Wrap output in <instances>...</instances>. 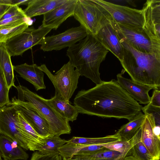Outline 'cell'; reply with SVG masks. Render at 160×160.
I'll return each mask as SVG.
<instances>
[{"label": "cell", "mask_w": 160, "mask_h": 160, "mask_svg": "<svg viewBox=\"0 0 160 160\" xmlns=\"http://www.w3.org/2000/svg\"><path fill=\"white\" fill-rule=\"evenodd\" d=\"M73 103L79 113L129 121L141 112L142 107L115 79L79 91Z\"/></svg>", "instance_id": "obj_1"}, {"label": "cell", "mask_w": 160, "mask_h": 160, "mask_svg": "<svg viewBox=\"0 0 160 160\" xmlns=\"http://www.w3.org/2000/svg\"><path fill=\"white\" fill-rule=\"evenodd\" d=\"M110 23L123 47V58L120 62L125 72L133 81L160 89V59L133 48L112 22Z\"/></svg>", "instance_id": "obj_2"}, {"label": "cell", "mask_w": 160, "mask_h": 160, "mask_svg": "<svg viewBox=\"0 0 160 160\" xmlns=\"http://www.w3.org/2000/svg\"><path fill=\"white\" fill-rule=\"evenodd\" d=\"M108 52L95 36L88 34L69 47L66 55L69 62L80 76L89 79L96 85L102 81L100 77L99 68Z\"/></svg>", "instance_id": "obj_3"}, {"label": "cell", "mask_w": 160, "mask_h": 160, "mask_svg": "<svg viewBox=\"0 0 160 160\" xmlns=\"http://www.w3.org/2000/svg\"><path fill=\"white\" fill-rule=\"evenodd\" d=\"M18 92V99L31 103L48 122L49 127V136H60L70 134L71 128L69 122L61 116L45 99L19 85L15 87Z\"/></svg>", "instance_id": "obj_4"}, {"label": "cell", "mask_w": 160, "mask_h": 160, "mask_svg": "<svg viewBox=\"0 0 160 160\" xmlns=\"http://www.w3.org/2000/svg\"><path fill=\"white\" fill-rule=\"evenodd\" d=\"M73 16L88 34L94 36L113 20L109 13L94 0H77Z\"/></svg>", "instance_id": "obj_5"}, {"label": "cell", "mask_w": 160, "mask_h": 160, "mask_svg": "<svg viewBox=\"0 0 160 160\" xmlns=\"http://www.w3.org/2000/svg\"><path fill=\"white\" fill-rule=\"evenodd\" d=\"M18 110L13 105L0 108V134L16 141L24 149L39 151L41 146L18 124L16 119Z\"/></svg>", "instance_id": "obj_6"}, {"label": "cell", "mask_w": 160, "mask_h": 160, "mask_svg": "<svg viewBox=\"0 0 160 160\" xmlns=\"http://www.w3.org/2000/svg\"><path fill=\"white\" fill-rule=\"evenodd\" d=\"M39 68L48 76L55 88V94L67 102L78 88L80 76L77 70L69 62L64 64L54 75L52 74L44 64Z\"/></svg>", "instance_id": "obj_7"}, {"label": "cell", "mask_w": 160, "mask_h": 160, "mask_svg": "<svg viewBox=\"0 0 160 160\" xmlns=\"http://www.w3.org/2000/svg\"><path fill=\"white\" fill-rule=\"evenodd\" d=\"M94 1L106 9L113 21L125 27L138 31H142L144 18L142 11L115 4L103 0Z\"/></svg>", "instance_id": "obj_8"}, {"label": "cell", "mask_w": 160, "mask_h": 160, "mask_svg": "<svg viewBox=\"0 0 160 160\" xmlns=\"http://www.w3.org/2000/svg\"><path fill=\"white\" fill-rule=\"evenodd\" d=\"M142 10L143 30L152 42L154 54L160 58V0H147Z\"/></svg>", "instance_id": "obj_9"}, {"label": "cell", "mask_w": 160, "mask_h": 160, "mask_svg": "<svg viewBox=\"0 0 160 160\" xmlns=\"http://www.w3.org/2000/svg\"><path fill=\"white\" fill-rule=\"evenodd\" d=\"M52 30L51 28L42 26L38 29L28 27L9 39L5 44L11 57L21 55L33 46L40 45Z\"/></svg>", "instance_id": "obj_10"}, {"label": "cell", "mask_w": 160, "mask_h": 160, "mask_svg": "<svg viewBox=\"0 0 160 160\" xmlns=\"http://www.w3.org/2000/svg\"><path fill=\"white\" fill-rule=\"evenodd\" d=\"M88 34L81 25L73 27L58 34L45 37L40 44V49L44 52L60 50L76 43Z\"/></svg>", "instance_id": "obj_11"}, {"label": "cell", "mask_w": 160, "mask_h": 160, "mask_svg": "<svg viewBox=\"0 0 160 160\" xmlns=\"http://www.w3.org/2000/svg\"><path fill=\"white\" fill-rule=\"evenodd\" d=\"M13 105L20 111L40 136H49V127L47 120L30 102L12 98L6 105Z\"/></svg>", "instance_id": "obj_12"}, {"label": "cell", "mask_w": 160, "mask_h": 160, "mask_svg": "<svg viewBox=\"0 0 160 160\" xmlns=\"http://www.w3.org/2000/svg\"><path fill=\"white\" fill-rule=\"evenodd\" d=\"M77 0H67L63 4L43 15L42 25L56 30L68 18L73 16Z\"/></svg>", "instance_id": "obj_13"}, {"label": "cell", "mask_w": 160, "mask_h": 160, "mask_svg": "<svg viewBox=\"0 0 160 160\" xmlns=\"http://www.w3.org/2000/svg\"><path fill=\"white\" fill-rule=\"evenodd\" d=\"M112 22L133 48L143 53L154 55L152 42L144 30H136L118 24L113 20Z\"/></svg>", "instance_id": "obj_14"}, {"label": "cell", "mask_w": 160, "mask_h": 160, "mask_svg": "<svg viewBox=\"0 0 160 160\" xmlns=\"http://www.w3.org/2000/svg\"><path fill=\"white\" fill-rule=\"evenodd\" d=\"M124 72L123 69L121 73L117 75L118 83L136 101L139 102L141 104H148L150 98L149 92L151 89H155V88L124 77L122 75Z\"/></svg>", "instance_id": "obj_15"}, {"label": "cell", "mask_w": 160, "mask_h": 160, "mask_svg": "<svg viewBox=\"0 0 160 160\" xmlns=\"http://www.w3.org/2000/svg\"><path fill=\"white\" fill-rule=\"evenodd\" d=\"M100 42L121 62L123 56V48L116 32L111 24L102 28L95 35Z\"/></svg>", "instance_id": "obj_16"}, {"label": "cell", "mask_w": 160, "mask_h": 160, "mask_svg": "<svg viewBox=\"0 0 160 160\" xmlns=\"http://www.w3.org/2000/svg\"><path fill=\"white\" fill-rule=\"evenodd\" d=\"M141 128V141L154 160H159L160 158V138L156 136L153 127H156L153 121L148 114Z\"/></svg>", "instance_id": "obj_17"}, {"label": "cell", "mask_w": 160, "mask_h": 160, "mask_svg": "<svg viewBox=\"0 0 160 160\" xmlns=\"http://www.w3.org/2000/svg\"><path fill=\"white\" fill-rule=\"evenodd\" d=\"M13 69L21 77L32 84L36 91L46 89L44 73L36 64L24 63L13 66Z\"/></svg>", "instance_id": "obj_18"}, {"label": "cell", "mask_w": 160, "mask_h": 160, "mask_svg": "<svg viewBox=\"0 0 160 160\" xmlns=\"http://www.w3.org/2000/svg\"><path fill=\"white\" fill-rule=\"evenodd\" d=\"M0 155L4 160H27L28 154L11 138L0 134Z\"/></svg>", "instance_id": "obj_19"}, {"label": "cell", "mask_w": 160, "mask_h": 160, "mask_svg": "<svg viewBox=\"0 0 160 160\" xmlns=\"http://www.w3.org/2000/svg\"><path fill=\"white\" fill-rule=\"evenodd\" d=\"M67 0H31L23 10L27 17L44 15L65 3Z\"/></svg>", "instance_id": "obj_20"}, {"label": "cell", "mask_w": 160, "mask_h": 160, "mask_svg": "<svg viewBox=\"0 0 160 160\" xmlns=\"http://www.w3.org/2000/svg\"><path fill=\"white\" fill-rule=\"evenodd\" d=\"M46 102L62 117L68 121L76 120L78 112L76 108L70 102L65 101L55 95L50 99H46Z\"/></svg>", "instance_id": "obj_21"}, {"label": "cell", "mask_w": 160, "mask_h": 160, "mask_svg": "<svg viewBox=\"0 0 160 160\" xmlns=\"http://www.w3.org/2000/svg\"><path fill=\"white\" fill-rule=\"evenodd\" d=\"M145 115L141 112L126 124L122 126L115 133L120 141H130L141 129Z\"/></svg>", "instance_id": "obj_22"}, {"label": "cell", "mask_w": 160, "mask_h": 160, "mask_svg": "<svg viewBox=\"0 0 160 160\" xmlns=\"http://www.w3.org/2000/svg\"><path fill=\"white\" fill-rule=\"evenodd\" d=\"M106 149L101 144L85 145L68 142L58 149L59 154L63 158H71L76 155L94 152Z\"/></svg>", "instance_id": "obj_23"}, {"label": "cell", "mask_w": 160, "mask_h": 160, "mask_svg": "<svg viewBox=\"0 0 160 160\" xmlns=\"http://www.w3.org/2000/svg\"><path fill=\"white\" fill-rule=\"evenodd\" d=\"M0 67L9 89L12 87H15L13 66L5 43H0Z\"/></svg>", "instance_id": "obj_24"}, {"label": "cell", "mask_w": 160, "mask_h": 160, "mask_svg": "<svg viewBox=\"0 0 160 160\" xmlns=\"http://www.w3.org/2000/svg\"><path fill=\"white\" fill-rule=\"evenodd\" d=\"M141 128L129 141L131 146L129 155L141 160H154L141 141Z\"/></svg>", "instance_id": "obj_25"}, {"label": "cell", "mask_w": 160, "mask_h": 160, "mask_svg": "<svg viewBox=\"0 0 160 160\" xmlns=\"http://www.w3.org/2000/svg\"><path fill=\"white\" fill-rule=\"evenodd\" d=\"M16 119L18 124L22 130L42 148L45 144L47 138L43 137L39 134L26 119L21 112L18 110L17 112Z\"/></svg>", "instance_id": "obj_26"}, {"label": "cell", "mask_w": 160, "mask_h": 160, "mask_svg": "<svg viewBox=\"0 0 160 160\" xmlns=\"http://www.w3.org/2000/svg\"><path fill=\"white\" fill-rule=\"evenodd\" d=\"M116 141H120L119 137L116 134L97 138L73 137L68 142L74 144L85 145H98Z\"/></svg>", "instance_id": "obj_27"}, {"label": "cell", "mask_w": 160, "mask_h": 160, "mask_svg": "<svg viewBox=\"0 0 160 160\" xmlns=\"http://www.w3.org/2000/svg\"><path fill=\"white\" fill-rule=\"evenodd\" d=\"M68 141L61 138L58 136H48L46 139L45 144L39 151L45 153L59 154L58 149L67 143Z\"/></svg>", "instance_id": "obj_28"}, {"label": "cell", "mask_w": 160, "mask_h": 160, "mask_svg": "<svg viewBox=\"0 0 160 160\" xmlns=\"http://www.w3.org/2000/svg\"><path fill=\"white\" fill-rule=\"evenodd\" d=\"M29 25V23L25 22L15 27L0 28V43H5L9 39L23 31Z\"/></svg>", "instance_id": "obj_29"}, {"label": "cell", "mask_w": 160, "mask_h": 160, "mask_svg": "<svg viewBox=\"0 0 160 160\" xmlns=\"http://www.w3.org/2000/svg\"><path fill=\"white\" fill-rule=\"evenodd\" d=\"M82 155L92 157L95 160L99 159H104L106 160H122L123 158L122 155L121 153L107 148L102 150Z\"/></svg>", "instance_id": "obj_30"}, {"label": "cell", "mask_w": 160, "mask_h": 160, "mask_svg": "<svg viewBox=\"0 0 160 160\" xmlns=\"http://www.w3.org/2000/svg\"><path fill=\"white\" fill-rule=\"evenodd\" d=\"M101 145L107 149L118 152L121 153L123 157L129 155L131 146L130 141H116L101 144Z\"/></svg>", "instance_id": "obj_31"}, {"label": "cell", "mask_w": 160, "mask_h": 160, "mask_svg": "<svg viewBox=\"0 0 160 160\" xmlns=\"http://www.w3.org/2000/svg\"><path fill=\"white\" fill-rule=\"evenodd\" d=\"M9 89L2 71L0 67V107L8 104L9 102Z\"/></svg>", "instance_id": "obj_32"}, {"label": "cell", "mask_w": 160, "mask_h": 160, "mask_svg": "<svg viewBox=\"0 0 160 160\" xmlns=\"http://www.w3.org/2000/svg\"><path fill=\"white\" fill-rule=\"evenodd\" d=\"M142 111L144 114H148L151 116L156 127H160V107L153 106L148 103L142 107Z\"/></svg>", "instance_id": "obj_33"}, {"label": "cell", "mask_w": 160, "mask_h": 160, "mask_svg": "<svg viewBox=\"0 0 160 160\" xmlns=\"http://www.w3.org/2000/svg\"><path fill=\"white\" fill-rule=\"evenodd\" d=\"M23 11L18 5L10 6L0 18V21L23 12Z\"/></svg>", "instance_id": "obj_34"}, {"label": "cell", "mask_w": 160, "mask_h": 160, "mask_svg": "<svg viewBox=\"0 0 160 160\" xmlns=\"http://www.w3.org/2000/svg\"><path fill=\"white\" fill-rule=\"evenodd\" d=\"M149 104L153 106L160 107V89H154Z\"/></svg>", "instance_id": "obj_35"}, {"label": "cell", "mask_w": 160, "mask_h": 160, "mask_svg": "<svg viewBox=\"0 0 160 160\" xmlns=\"http://www.w3.org/2000/svg\"><path fill=\"white\" fill-rule=\"evenodd\" d=\"M31 0H0V4L9 6L27 5Z\"/></svg>", "instance_id": "obj_36"}, {"label": "cell", "mask_w": 160, "mask_h": 160, "mask_svg": "<svg viewBox=\"0 0 160 160\" xmlns=\"http://www.w3.org/2000/svg\"><path fill=\"white\" fill-rule=\"evenodd\" d=\"M62 160H95L92 158L82 155H76L69 158H63Z\"/></svg>", "instance_id": "obj_37"}, {"label": "cell", "mask_w": 160, "mask_h": 160, "mask_svg": "<svg viewBox=\"0 0 160 160\" xmlns=\"http://www.w3.org/2000/svg\"><path fill=\"white\" fill-rule=\"evenodd\" d=\"M10 6L0 4V18Z\"/></svg>", "instance_id": "obj_38"}, {"label": "cell", "mask_w": 160, "mask_h": 160, "mask_svg": "<svg viewBox=\"0 0 160 160\" xmlns=\"http://www.w3.org/2000/svg\"><path fill=\"white\" fill-rule=\"evenodd\" d=\"M122 160H141L132 155H128L125 157Z\"/></svg>", "instance_id": "obj_39"}, {"label": "cell", "mask_w": 160, "mask_h": 160, "mask_svg": "<svg viewBox=\"0 0 160 160\" xmlns=\"http://www.w3.org/2000/svg\"><path fill=\"white\" fill-rule=\"evenodd\" d=\"M105 160L104 159H97V160Z\"/></svg>", "instance_id": "obj_40"}, {"label": "cell", "mask_w": 160, "mask_h": 160, "mask_svg": "<svg viewBox=\"0 0 160 160\" xmlns=\"http://www.w3.org/2000/svg\"><path fill=\"white\" fill-rule=\"evenodd\" d=\"M0 160H2V158L1 157L0 155Z\"/></svg>", "instance_id": "obj_41"}, {"label": "cell", "mask_w": 160, "mask_h": 160, "mask_svg": "<svg viewBox=\"0 0 160 160\" xmlns=\"http://www.w3.org/2000/svg\"><path fill=\"white\" fill-rule=\"evenodd\" d=\"M2 160H3V159H2Z\"/></svg>", "instance_id": "obj_42"}]
</instances>
